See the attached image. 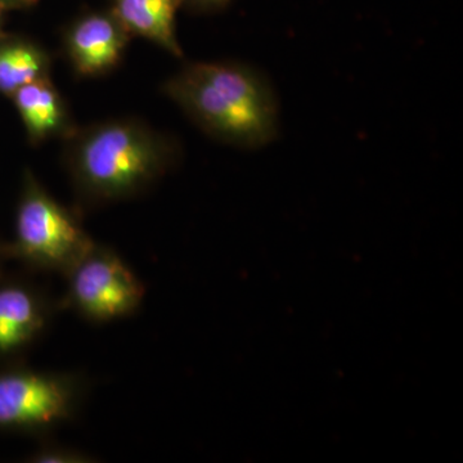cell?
I'll return each instance as SVG.
<instances>
[{
    "label": "cell",
    "instance_id": "cell-12",
    "mask_svg": "<svg viewBox=\"0 0 463 463\" xmlns=\"http://www.w3.org/2000/svg\"><path fill=\"white\" fill-rule=\"evenodd\" d=\"M184 3L197 9L212 11V9L224 7L227 3H230V0H183V5H184Z\"/></svg>",
    "mask_w": 463,
    "mask_h": 463
},
{
    "label": "cell",
    "instance_id": "cell-4",
    "mask_svg": "<svg viewBox=\"0 0 463 463\" xmlns=\"http://www.w3.org/2000/svg\"><path fill=\"white\" fill-rule=\"evenodd\" d=\"M85 383L75 373L18 367L0 373V430L47 432L75 416Z\"/></svg>",
    "mask_w": 463,
    "mask_h": 463
},
{
    "label": "cell",
    "instance_id": "cell-9",
    "mask_svg": "<svg viewBox=\"0 0 463 463\" xmlns=\"http://www.w3.org/2000/svg\"><path fill=\"white\" fill-rule=\"evenodd\" d=\"M183 0H114L111 12L129 35L141 36L175 57L183 51L175 16Z\"/></svg>",
    "mask_w": 463,
    "mask_h": 463
},
{
    "label": "cell",
    "instance_id": "cell-6",
    "mask_svg": "<svg viewBox=\"0 0 463 463\" xmlns=\"http://www.w3.org/2000/svg\"><path fill=\"white\" fill-rule=\"evenodd\" d=\"M129 39V33L112 12L90 14L70 27L65 47L75 71L90 78L115 69Z\"/></svg>",
    "mask_w": 463,
    "mask_h": 463
},
{
    "label": "cell",
    "instance_id": "cell-13",
    "mask_svg": "<svg viewBox=\"0 0 463 463\" xmlns=\"http://www.w3.org/2000/svg\"><path fill=\"white\" fill-rule=\"evenodd\" d=\"M39 0H0V5L5 8V11H14V9H24L33 7Z\"/></svg>",
    "mask_w": 463,
    "mask_h": 463
},
{
    "label": "cell",
    "instance_id": "cell-7",
    "mask_svg": "<svg viewBox=\"0 0 463 463\" xmlns=\"http://www.w3.org/2000/svg\"><path fill=\"white\" fill-rule=\"evenodd\" d=\"M51 306L43 292L23 282L0 283V355L23 352L44 332Z\"/></svg>",
    "mask_w": 463,
    "mask_h": 463
},
{
    "label": "cell",
    "instance_id": "cell-14",
    "mask_svg": "<svg viewBox=\"0 0 463 463\" xmlns=\"http://www.w3.org/2000/svg\"><path fill=\"white\" fill-rule=\"evenodd\" d=\"M5 8L3 7L2 5H0V39L3 38V36L5 35Z\"/></svg>",
    "mask_w": 463,
    "mask_h": 463
},
{
    "label": "cell",
    "instance_id": "cell-3",
    "mask_svg": "<svg viewBox=\"0 0 463 463\" xmlns=\"http://www.w3.org/2000/svg\"><path fill=\"white\" fill-rule=\"evenodd\" d=\"M94 243L75 213L61 205L26 170L18 200L14 241L5 246L8 257L33 269L65 276Z\"/></svg>",
    "mask_w": 463,
    "mask_h": 463
},
{
    "label": "cell",
    "instance_id": "cell-15",
    "mask_svg": "<svg viewBox=\"0 0 463 463\" xmlns=\"http://www.w3.org/2000/svg\"><path fill=\"white\" fill-rule=\"evenodd\" d=\"M7 252H5V246L0 245V263H2L3 257H5Z\"/></svg>",
    "mask_w": 463,
    "mask_h": 463
},
{
    "label": "cell",
    "instance_id": "cell-5",
    "mask_svg": "<svg viewBox=\"0 0 463 463\" xmlns=\"http://www.w3.org/2000/svg\"><path fill=\"white\" fill-rule=\"evenodd\" d=\"M65 276L66 294L60 307L90 322L127 318L145 298V285L132 268L114 250L99 243Z\"/></svg>",
    "mask_w": 463,
    "mask_h": 463
},
{
    "label": "cell",
    "instance_id": "cell-10",
    "mask_svg": "<svg viewBox=\"0 0 463 463\" xmlns=\"http://www.w3.org/2000/svg\"><path fill=\"white\" fill-rule=\"evenodd\" d=\"M51 58L41 45L5 33L0 39V94L11 99L25 85L48 78Z\"/></svg>",
    "mask_w": 463,
    "mask_h": 463
},
{
    "label": "cell",
    "instance_id": "cell-1",
    "mask_svg": "<svg viewBox=\"0 0 463 463\" xmlns=\"http://www.w3.org/2000/svg\"><path fill=\"white\" fill-rule=\"evenodd\" d=\"M66 163L76 190L91 203L129 199L169 170L175 145L148 125L118 118L74 130Z\"/></svg>",
    "mask_w": 463,
    "mask_h": 463
},
{
    "label": "cell",
    "instance_id": "cell-11",
    "mask_svg": "<svg viewBox=\"0 0 463 463\" xmlns=\"http://www.w3.org/2000/svg\"><path fill=\"white\" fill-rule=\"evenodd\" d=\"M33 463H90L96 461L94 457L75 448L43 444L27 459Z\"/></svg>",
    "mask_w": 463,
    "mask_h": 463
},
{
    "label": "cell",
    "instance_id": "cell-2",
    "mask_svg": "<svg viewBox=\"0 0 463 463\" xmlns=\"http://www.w3.org/2000/svg\"><path fill=\"white\" fill-rule=\"evenodd\" d=\"M164 90L203 132L239 147H263L277 133V106L269 85L237 63L194 62Z\"/></svg>",
    "mask_w": 463,
    "mask_h": 463
},
{
    "label": "cell",
    "instance_id": "cell-8",
    "mask_svg": "<svg viewBox=\"0 0 463 463\" xmlns=\"http://www.w3.org/2000/svg\"><path fill=\"white\" fill-rule=\"evenodd\" d=\"M11 99L33 145L74 132L65 100L50 76L25 85Z\"/></svg>",
    "mask_w": 463,
    "mask_h": 463
}]
</instances>
